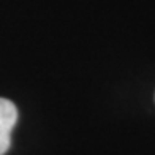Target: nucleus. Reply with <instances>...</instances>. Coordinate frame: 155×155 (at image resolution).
Listing matches in <instances>:
<instances>
[{
	"label": "nucleus",
	"instance_id": "nucleus-1",
	"mask_svg": "<svg viewBox=\"0 0 155 155\" xmlns=\"http://www.w3.org/2000/svg\"><path fill=\"white\" fill-rule=\"evenodd\" d=\"M18 122V109L15 103L0 98V155H5L11 146V131Z\"/></svg>",
	"mask_w": 155,
	"mask_h": 155
}]
</instances>
